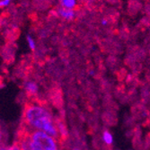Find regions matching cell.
I'll list each match as a JSON object with an SVG mask.
<instances>
[{
  "mask_svg": "<svg viewBox=\"0 0 150 150\" xmlns=\"http://www.w3.org/2000/svg\"><path fill=\"white\" fill-rule=\"evenodd\" d=\"M23 87L24 89V92L27 94V96H28V99L30 100L29 102H33L40 93L37 83L33 80H27L23 82Z\"/></svg>",
  "mask_w": 150,
  "mask_h": 150,
  "instance_id": "3",
  "label": "cell"
},
{
  "mask_svg": "<svg viewBox=\"0 0 150 150\" xmlns=\"http://www.w3.org/2000/svg\"><path fill=\"white\" fill-rule=\"evenodd\" d=\"M27 42H28V44H29L30 49L32 50H35L36 45H35V42H34V40L31 36H27Z\"/></svg>",
  "mask_w": 150,
  "mask_h": 150,
  "instance_id": "9",
  "label": "cell"
},
{
  "mask_svg": "<svg viewBox=\"0 0 150 150\" xmlns=\"http://www.w3.org/2000/svg\"><path fill=\"white\" fill-rule=\"evenodd\" d=\"M102 23H103V25H105V24H107V21H106L105 19H103V22H102Z\"/></svg>",
  "mask_w": 150,
  "mask_h": 150,
  "instance_id": "12",
  "label": "cell"
},
{
  "mask_svg": "<svg viewBox=\"0 0 150 150\" xmlns=\"http://www.w3.org/2000/svg\"><path fill=\"white\" fill-rule=\"evenodd\" d=\"M60 2L64 8L67 9H72L76 6V0H60Z\"/></svg>",
  "mask_w": 150,
  "mask_h": 150,
  "instance_id": "8",
  "label": "cell"
},
{
  "mask_svg": "<svg viewBox=\"0 0 150 150\" xmlns=\"http://www.w3.org/2000/svg\"><path fill=\"white\" fill-rule=\"evenodd\" d=\"M21 121L32 129L36 128L58 140L60 139L55 117H53L52 113L44 107L28 102L23 106Z\"/></svg>",
  "mask_w": 150,
  "mask_h": 150,
  "instance_id": "1",
  "label": "cell"
},
{
  "mask_svg": "<svg viewBox=\"0 0 150 150\" xmlns=\"http://www.w3.org/2000/svg\"><path fill=\"white\" fill-rule=\"evenodd\" d=\"M102 120L103 121V123L107 126L116 125L117 122H118V118H117L116 112H111V111H106L102 115Z\"/></svg>",
  "mask_w": 150,
  "mask_h": 150,
  "instance_id": "4",
  "label": "cell"
},
{
  "mask_svg": "<svg viewBox=\"0 0 150 150\" xmlns=\"http://www.w3.org/2000/svg\"><path fill=\"white\" fill-rule=\"evenodd\" d=\"M144 148L148 150L150 148V133H147L144 140Z\"/></svg>",
  "mask_w": 150,
  "mask_h": 150,
  "instance_id": "10",
  "label": "cell"
},
{
  "mask_svg": "<svg viewBox=\"0 0 150 150\" xmlns=\"http://www.w3.org/2000/svg\"><path fill=\"white\" fill-rule=\"evenodd\" d=\"M59 15L66 20H71L75 16V12L72 9L63 8L59 10Z\"/></svg>",
  "mask_w": 150,
  "mask_h": 150,
  "instance_id": "5",
  "label": "cell"
},
{
  "mask_svg": "<svg viewBox=\"0 0 150 150\" xmlns=\"http://www.w3.org/2000/svg\"><path fill=\"white\" fill-rule=\"evenodd\" d=\"M31 150H59L54 138L44 131H33L31 134Z\"/></svg>",
  "mask_w": 150,
  "mask_h": 150,
  "instance_id": "2",
  "label": "cell"
},
{
  "mask_svg": "<svg viewBox=\"0 0 150 150\" xmlns=\"http://www.w3.org/2000/svg\"><path fill=\"white\" fill-rule=\"evenodd\" d=\"M115 76H116L117 79H118L119 81L121 82V81H123L125 78H127V76H128L129 75H128V72H127L126 69H120L119 71H116V72H115Z\"/></svg>",
  "mask_w": 150,
  "mask_h": 150,
  "instance_id": "6",
  "label": "cell"
},
{
  "mask_svg": "<svg viewBox=\"0 0 150 150\" xmlns=\"http://www.w3.org/2000/svg\"><path fill=\"white\" fill-rule=\"evenodd\" d=\"M11 2V0H1L0 1V6L4 7V6H7Z\"/></svg>",
  "mask_w": 150,
  "mask_h": 150,
  "instance_id": "11",
  "label": "cell"
},
{
  "mask_svg": "<svg viewBox=\"0 0 150 150\" xmlns=\"http://www.w3.org/2000/svg\"><path fill=\"white\" fill-rule=\"evenodd\" d=\"M103 141L106 145H109V146H111L112 143V134L109 132V130L105 129L103 131Z\"/></svg>",
  "mask_w": 150,
  "mask_h": 150,
  "instance_id": "7",
  "label": "cell"
},
{
  "mask_svg": "<svg viewBox=\"0 0 150 150\" xmlns=\"http://www.w3.org/2000/svg\"><path fill=\"white\" fill-rule=\"evenodd\" d=\"M73 150H80V149H79V148H74Z\"/></svg>",
  "mask_w": 150,
  "mask_h": 150,
  "instance_id": "13",
  "label": "cell"
}]
</instances>
